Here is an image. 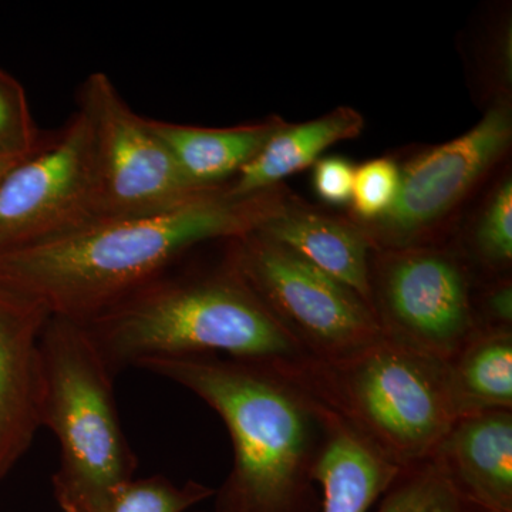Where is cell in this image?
Listing matches in <instances>:
<instances>
[{"instance_id": "cell-1", "label": "cell", "mask_w": 512, "mask_h": 512, "mask_svg": "<svg viewBox=\"0 0 512 512\" xmlns=\"http://www.w3.org/2000/svg\"><path fill=\"white\" fill-rule=\"evenodd\" d=\"M279 187L232 197L225 187L174 210L103 220L62 237L0 249V299L49 318L86 323L160 278L212 239L251 234L278 207Z\"/></svg>"}, {"instance_id": "cell-2", "label": "cell", "mask_w": 512, "mask_h": 512, "mask_svg": "<svg viewBox=\"0 0 512 512\" xmlns=\"http://www.w3.org/2000/svg\"><path fill=\"white\" fill-rule=\"evenodd\" d=\"M140 367L190 390L224 421L234 463L215 491V512H312L328 404L313 367L218 355Z\"/></svg>"}, {"instance_id": "cell-3", "label": "cell", "mask_w": 512, "mask_h": 512, "mask_svg": "<svg viewBox=\"0 0 512 512\" xmlns=\"http://www.w3.org/2000/svg\"><path fill=\"white\" fill-rule=\"evenodd\" d=\"M83 325L113 375L150 360L204 355L316 365L225 265L198 278L160 276Z\"/></svg>"}, {"instance_id": "cell-4", "label": "cell", "mask_w": 512, "mask_h": 512, "mask_svg": "<svg viewBox=\"0 0 512 512\" xmlns=\"http://www.w3.org/2000/svg\"><path fill=\"white\" fill-rule=\"evenodd\" d=\"M40 376V421L55 434L60 451L53 491L63 512H77L134 478L137 457L121 427L114 375L83 323L47 320Z\"/></svg>"}, {"instance_id": "cell-5", "label": "cell", "mask_w": 512, "mask_h": 512, "mask_svg": "<svg viewBox=\"0 0 512 512\" xmlns=\"http://www.w3.org/2000/svg\"><path fill=\"white\" fill-rule=\"evenodd\" d=\"M316 383L394 464L430 460L458 417L448 362L383 336L336 366H316Z\"/></svg>"}, {"instance_id": "cell-6", "label": "cell", "mask_w": 512, "mask_h": 512, "mask_svg": "<svg viewBox=\"0 0 512 512\" xmlns=\"http://www.w3.org/2000/svg\"><path fill=\"white\" fill-rule=\"evenodd\" d=\"M225 266L316 365H339L384 336L372 306L355 291L256 232L231 239Z\"/></svg>"}, {"instance_id": "cell-7", "label": "cell", "mask_w": 512, "mask_h": 512, "mask_svg": "<svg viewBox=\"0 0 512 512\" xmlns=\"http://www.w3.org/2000/svg\"><path fill=\"white\" fill-rule=\"evenodd\" d=\"M370 288L384 336L416 352L450 362L478 329L466 266L447 249L379 251Z\"/></svg>"}, {"instance_id": "cell-8", "label": "cell", "mask_w": 512, "mask_h": 512, "mask_svg": "<svg viewBox=\"0 0 512 512\" xmlns=\"http://www.w3.org/2000/svg\"><path fill=\"white\" fill-rule=\"evenodd\" d=\"M103 220L92 128L77 110L56 140L45 141L0 183V249L62 237Z\"/></svg>"}, {"instance_id": "cell-9", "label": "cell", "mask_w": 512, "mask_h": 512, "mask_svg": "<svg viewBox=\"0 0 512 512\" xmlns=\"http://www.w3.org/2000/svg\"><path fill=\"white\" fill-rule=\"evenodd\" d=\"M79 110L92 128L104 220L160 214L214 191L200 190L184 177L147 119L131 110L106 73L84 80Z\"/></svg>"}, {"instance_id": "cell-10", "label": "cell", "mask_w": 512, "mask_h": 512, "mask_svg": "<svg viewBox=\"0 0 512 512\" xmlns=\"http://www.w3.org/2000/svg\"><path fill=\"white\" fill-rule=\"evenodd\" d=\"M512 140L510 104L494 103L463 136L427 148L400 168L392 208L359 225L377 251L426 245L430 232L450 217L507 154Z\"/></svg>"}, {"instance_id": "cell-11", "label": "cell", "mask_w": 512, "mask_h": 512, "mask_svg": "<svg viewBox=\"0 0 512 512\" xmlns=\"http://www.w3.org/2000/svg\"><path fill=\"white\" fill-rule=\"evenodd\" d=\"M49 316L0 299V477L26 450L40 421V336Z\"/></svg>"}, {"instance_id": "cell-12", "label": "cell", "mask_w": 512, "mask_h": 512, "mask_svg": "<svg viewBox=\"0 0 512 512\" xmlns=\"http://www.w3.org/2000/svg\"><path fill=\"white\" fill-rule=\"evenodd\" d=\"M430 460L478 510L512 512L511 410L461 417Z\"/></svg>"}, {"instance_id": "cell-13", "label": "cell", "mask_w": 512, "mask_h": 512, "mask_svg": "<svg viewBox=\"0 0 512 512\" xmlns=\"http://www.w3.org/2000/svg\"><path fill=\"white\" fill-rule=\"evenodd\" d=\"M255 232L302 256L372 306L373 248L359 225L313 210L286 192Z\"/></svg>"}, {"instance_id": "cell-14", "label": "cell", "mask_w": 512, "mask_h": 512, "mask_svg": "<svg viewBox=\"0 0 512 512\" xmlns=\"http://www.w3.org/2000/svg\"><path fill=\"white\" fill-rule=\"evenodd\" d=\"M326 400L325 439L312 476L322 490V512H369L403 468Z\"/></svg>"}, {"instance_id": "cell-15", "label": "cell", "mask_w": 512, "mask_h": 512, "mask_svg": "<svg viewBox=\"0 0 512 512\" xmlns=\"http://www.w3.org/2000/svg\"><path fill=\"white\" fill-rule=\"evenodd\" d=\"M173 154L181 173L200 190L225 187L285 126L279 117L227 128H205L147 119Z\"/></svg>"}, {"instance_id": "cell-16", "label": "cell", "mask_w": 512, "mask_h": 512, "mask_svg": "<svg viewBox=\"0 0 512 512\" xmlns=\"http://www.w3.org/2000/svg\"><path fill=\"white\" fill-rule=\"evenodd\" d=\"M363 127L365 119L352 107H338L306 123H285L225 191L232 197H248L279 187L289 175L316 164L328 148L359 136Z\"/></svg>"}, {"instance_id": "cell-17", "label": "cell", "mask_w": 512, "mask_h": 512, "mask_svg": "<svg viewBox=\"0 0 512 512\" xmlns=\"http://www.w3.org/2000/svg\"><path fill=\"white\" fill-rule=\"evenodd\" d=\"M448 379L460 419L512 410L511 329L478 328L448 362Z\"/></svg>"}, {"instance_id": "cell-18", "label": "cell", "mask_w": 512, "mask_h": 512, "mask_svg": "<svg viewBox=\"0 0 512 512\" xmlns=\"http://www.w3.org/2000/svg\"><path fill=\"white\" fill-rule=\"evenodd\" d=\"M215 491L192 480L177 485L164 476L131 478L104 491L77 512H185L214 497Z\"/></svg>"}, {"instance_id": "cell-19", "label": "cell", "mask_w": 512, "mask_h": 512, "mask_svg": "<svg viewBox=\"0 0 512 512\" xmlns=\"http://www.w3.org/2000/svg\"><path fill=\"white\" fill-rule=\"evenodd\" d=\"M377 512H484L468 503L433 460L404 468Z\"/></svg>"}, {"instance_id": "cell-20", "label": "cell", "mask_w": 512, "mask_h": 512, "mask_svg": "<svg viewBox=\"0 0 512 512\" xmlns=\"http://www.w3.org/2000/svg\"><path fill=\"white\" fill-rule=\"evenodd\" d=\"M474 251L494 271L512 262V178L503 180L488 195L474 231Z\"/></svg>"}, {"instance_id": "cell-21", "label": "cell", "mask_w": 512, "mask_h": 512, "mask_svg": "<svg viewBox=\"0 0 512 512\" xmlns=\"http://www.w3.org/2000/svg\"><path fill=\"white\" fill-rule=\"evenodd\" d=\"M43 144L25 89L0 69V158L29 156Z\"/></svg>"}, {"instance_id": "cell-22", "label": "cell", "mask_w": 512, "mask_h": 512, "mask_svg": "<svg viewBox=\"0 0 512 512\" xmlns=\"http://www.w3.org/2000/svg\"><path fill=\"white\" fill-rule=\"evenodd\" d=\"M400 185V167L390 158H376L360 165L353 181V212L366 225L387 214L396 200Z\"/></svg>"}, {"instance_id": "cell-23", "label": "cell", "mask_w": 512, "mask_h": 512, "mask_svg": "<svg viewBox=\"0 0 512 512\" xmlns=\"http://www.w3.org/2000/svg\"><path fill=\"white\" fill-rule=\"evenodd\" d=\"M355 171V165L346 158H319L313 171V187L320 200L332 205L350 202Z\"/></svg>"}, {"instance_id": "cell-24", "label": "cell", "mask_w": 512, "mask_h": 512, "mask_svg": "<svg viewBox=\"0 0 512 512\" xmlns=\"http://www.w3.org/2000/svg\"><path fill=\"white\" fill-rule=\"evenodd\" d=\"M484 313L491 328L511 329L512 286L510 279L498 282L485 293Z\"/></svg>"}, {"instance_id": "cell-25", "label": "cell", "mask_w": 512, "mask_h": 512, "mask_svg": "<svg viewBox=\"0 0 512 512\" xmlns=\"http://www.w3.org/2000/svg\"><path fill=\"white\" fill-rule=\"evenodd\" d=\"M29 156H32V154H29ZM29 156L0 158V183H2L3 178L6 177V174H8L13 167L22 163V161Z\"/></svg>"}]
</instances>
